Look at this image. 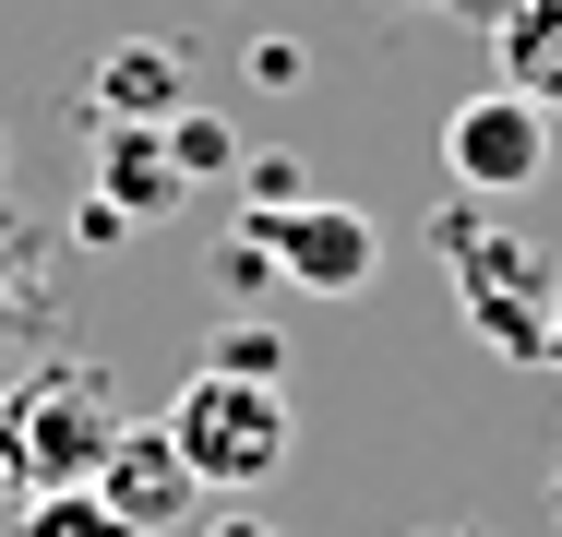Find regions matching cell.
I'll list each match as a JSON object with an SVG mask.
<instances>
[{"mask_svg": "<svg viewBox=\"0 0 562 537\" xmlns=\"http://www.w3.org/2000/svg\"><path fill=\"white\" fill-rule=\"evenodd\" d=\"M168 442H180V466L204 478V490H263L288 454H300V407H288V382H239V370H192L180 395H168Z\"/></svg>", "mask_w": 562, "mask_h": 537, "instance_id": "2", "label": "cell"}, {"mask_svg": "<svg viewBox=\"0 0 562 537\" xmlns=\"http://www.w3.org/2000/svg\"><path fill=\"white\" fill-rule=\"evenodd\" d=\"M120 395L85 370V358H36V370H12V395H0V466H12V490L36 502V490H97V466H109L120 442Z\"/></svg>", "mask_w": 562, "mask_h": 537, "instance_id": "1", "label": "cell"}, {"mask_svg": "<svg viewBox=\"0 0 562 537\" xmlns=\"http://www.w3.org/2000/svg\"><path fill=\"white\" fill-rule=\"evenodd\" d=\"M24 526V490H12V466H0V537Z\"/></svg>", "mask_w": 562, "mask_h": 537, "instance_id": "15", "label": "cell"}, {"mask_svg": "<svg viewBox=\"0 0 562 537\" xmlns=\"http://www.w3.org/2000/svg\"><path fill=\"white\" fill-rule=\"evenodd\" d=\"M239 239H251L263 275L300 287V299H359V287L383 275V227H371L359 204H312V192H300V204H251Z\"/></svg>", "mask_w": 562, "mask_h": 537, "instance_id": "4", "label": "cell"}, {"mask_svg": "<svg viewBox=\"0 0 562 537\" xmlns=\"http://www.w3.org/2000/svg\"><path fill=\"white\" fill-rule=\"evenodd\" d=\"M551 370H562V299H551Z\"/></svg>", "mask_w": 562, "mask_h": 537, "instance_id": "17", "label": "cell"}, {"mask_svg": "<svg viewBox=\"0 0 562 537\" xmlns=\"http://www.w3.org/2000/svg\"><path fill=\"white\" fill-rule=\"evenodd\" d=\"M443 275H454L467 334H479L491 358H551V299H562V275L527 251V239H503V227H479V215H443Z\"/></svg>", "mask_w": 562, "mask_h": 537, "instance_id": "3", "label": "cell"}, {"mask_svg": "<svg viewBox=\"0 0 562 537\" xmlns=\"http://www.w3.org/2000/svg\"><path fill=\"white\" fill-rule=\"evenodd\" d=\"M97 502H109L120 537H168V526H204V478L180 466V442L156 419H132L109 442V466H97Z\"/></svg>", "mask_w": 562, "mask_h": 537, "instance_id": "7", "label": "cell"}, {"mask_svg": "<svg viewBox=\"0 0 562 537\" xmlns=\"http://www.w3.org/2000/svg\"><path fill=\"white\" fill-rule=\"evenodd\" d=\"M12 537H120V526H109V502H97V490H36Z\"/></svg>", "mask_w": 562, "mask_h": 537, "instance_id": "12", "label": "cell"}, {"mask_svg": "<svg viewBox=\"0 0 562 537\" xmlns=\"http://www.w3.org/2000/svg\"><path fill=\"white\" fill-rule=\"evenodd\" d=\"M168 156H180V180H227L239 168V132H227L216 107H180L168 119Z\"/></svg>", "mask_w": 562, "mask_h": 537, "instance_id": "11", "label": "cell"}, {"mask_svg": "<svg viewBox=\"0 0 562 537\" xmlns=\"http://www.w3.org/2000/svg\"><path fill=\"white\" fill-rule=\"evenodd\" d=\"M443 168H454V192H527L551 168V107H527L515 84L467 96L443 119Z\"/></svg>", "mask_w": 562, "mask_h": 537, "instance_id": "6", "label": "cell"}, {"mask_svg": "<svg viewBox=\"0 0 562 537\" xmlns=\"http://www.w3.org/2000/svg\"><path fill=\"white\" fill-rule=\"evenodd\" d=\"M97 119H144V132H168L180 107H192V72H180V48L168 36H120L109 60H97V84H85Z\"/></svg>", "mask_w": 562, "mask_h": 537, "instance_id": "8", "label": "cell"}, {"mask_svg": "<svg viewBox=\"0 0 562 537\" xmlns=\"http://www.w3.org/2000/svg\"><path fill=\"white\" fill-rule=\"evenodd\" d=\"M204 537H288V526H263V514H204Z\"/></svg>", "mask_w": 562, "mask_h": 537, "instance_id": "14", "label": "cell"}, {"mask_svg": "<svg viewBox=\"0 0 562 537\" xmlns=\"http://www.w3.org/2000/svg\"><path fill=\"white\" fill-rule=\"evenodd\" d=\"M419 12H443V0H419Z\"/></svg>", "mask_w": 562, "mask_h": 537, "instance_id": "18", "label": "cell"}, {"mask_svg": "<svg viewBox=\"0 0 562 537\" xmlns=\"http://www.w3.org/2000/svg\"><path fill=\"white\" fill-rule=\"evenodd\" d=\"M443 12H479V24H503V12H515V0H443Z\"/></svg>", "mask_w": 562, "mask_h": 537, "instance_id": "16", "label": "cell"}, {"mask_svg": "<svg viewBox=\"0 0 562 537\" xmlns=\"http://www.w3.org/2000/svg\"><path fill=\"white\" fill-rule=\"evenodd\" d=\"M491 48H503V84L527 107H562V0H515L491 24Z\"/></svg>", "mask_w": 562, "mask_h": 537, "instance_id": "10", "label": "cell"}, {"mask_svg": "<svg viewBox=\"0 0 562 537\" xmlns=\"http://www.w3.org/2000/svg\"><path fill=\"white\" fill-rule=\"evenodd\" d=\"M192 192L180 180V156H168V132H144V119H97V180H85V239L120 251L144 215H168Z\"/></svg>", "mask_w": 562, "mask_h": 537, "instance_id": "5", "label": "cell"}, {"mask_svg": "<svg viewBox=\"0 0 562 537\" xmlns=\"http://www.w3.org/2000/svg\"><path fill=\"white\" fill-rule=\"evenodd\" d=\"M204 370H239V382H288V346H276L263 322H227L216 346H204Z\"/></svg>", "mask_w": 562, "mask_h": 537, "instance_id": "13", "label": "cell"}, {"mask_svg": "<svg viewBox=\"0 0 562 537\" xmlns=\"http://www.w3.org/2000/svg\"><path fill=\"white\" fill-rule=\"evenodd\" d=\"M36 334H60V251L36 215L0 204V346H36Z\"/></svg>", "mask_w": 562, "mask_h": 537, "instance_id": "9", "label": "cell"}]
</instances>
